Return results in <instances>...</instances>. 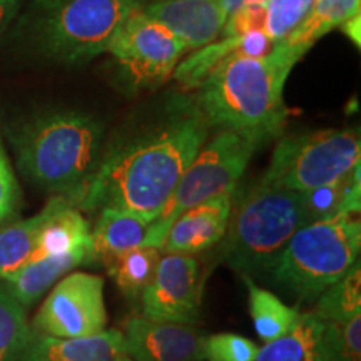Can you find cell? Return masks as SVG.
<instances>
[{"label":"cell","mask_w":361,"mask_h":361,"mask_svg":"<svg viewBox=\"0 0 361 361\" xmlns=\"http://www.w3.org/2000/svg\"><path fill=\"white\" fill-rule=\"evenodd\" d=\"M207 128L200 109L178 107L168 119L129 135L104 152L74 206L79 211L116 207L151 224L204 146Z\"/></svg>","instance_id":"6da1fadb"},{"label":"cell","mask_w":361,"mask_h":361,"mask_svg":"<svg viewBox=\"0 0 361 361\" xmlns=\"http://www.w3.org/2000/svg\"><path fill=\"white\" fill-rule=\"evenodd\" d=\"M295 54L276 44L263 56H234L201 82L200 111L209 126L269 141L281 133L286 107L283 90L296 62Z\"/></svg>","instance_id":"7a4b0ae2"},{"label":"cell","mask_w":361,"mask_h":361,"mask_svg":"<svg viewBox=\"0 0 361 361\" xmlns=\"http://www.w3.org/2000/svg\"><path fill=\"white\" fill-rule=\"evenodd\" d=\"M104 126L79 111L34 117L11 134L20 173L30 183L75 204L101 164Z\"/></svg>","instance_id":"3957f363"},{"label":"cell","mask_w":361,"mask_h":361,"mask_svg":"<svg viewBox=\"0 0 361 361\" xmlns=\"http://www.w3.org/2000/svg\"><path fill=\"white\" fill-rule=\"evenodd\" d=\"M316 221L308 192L256 183L236 202L221 239V259L241 276L268 273L298 229Z\"/></svg>","instance_id":"277c9868"},{"label":"cell","mask_w":361,"mask_h":361,"mask_svg":"<svg viewBox=\"0 0 361 361\" xmlns=\"http://www.w3.org/2000/svg\"><path fill=\"white\" fill-rule=\"evenodd\" d=\"M360 251L358 216L336 213L298 229L266 274L298 303H314L358 263Z\"/></svg>","instance_id":"5b68a950"},{"label":"cell","mask_w":361,"mask_h":361,"mask_svg":"<svg viewBox=\"0 0 361 361\" xmlns=\"http://www.w3.org/2000/svg\"><path fill=\"white\" fill-rule=\"evenodd\" d=\"M137 0H34L22 25L45 57L79 66L107 51Z\"/></svg>","instance_id":"8992f818"},{"label":"cell","mask_w":361,"mask_h":361,"mask_svg":"<svg viewBox=\"0 0 361 361\" xmlns=\"http://www.w3.org/2000/svg\"><path fill=\"white\" fill-rule=\"evenodd\" d=\"M266 141L268 139L263 135L226 129L206 141L180 176L159 216L149 224L142 246L161 247L169 226L189 207L223 194H234L256 149Z\"/></svg>","instance_id":"52a82bcc"},{"label":"cell","mask_w":361,"mask_h":361,"mask_svg":"<svg viewBox=\"0 0 361 361\" xmlns=\"http://www.w3.org/2000/svg\"><path fill=\"white\" fill-rule=\"evenodd\" d=\"M358 129H323L283 137L259 183L311 192L341 183L360 166Z\"/></svg>","instance_id":"ba28073f"},{"label":"cell","mask_w":361,"mask_h":361,"mask_svg":"<svg viewBox=\"0 0 361 361\" xmlns=\"http://www.w3.org/2000/svg\"><path fill=\"white\" fill-rule=\"evenodd\" d=\"M106 52L137 87H157L169 80L188 51L168 27L137 7L117 30Z\"/></svg>","instance_id":"9c48e42d"},{"label":"cell","mask_w":361,"mask_h":361,"mask_svg":"<svg viewBox=\"0 0 361 361\" xmlns=\"http://www.w3.org/2000/svg\"><path fill=\"white\" fill-rule=\"evenodd\" d=\"M106 324L104 279L90 273H71L54 284L30 326L37 335L72 340L97 335Z\"/></svg>","instance_id":"30bf717a"},{"label":"cell","mask_w":361,"mask_h":361,"mask_svg":"<svg viewBox=\"0 0 361 361\" xmlns=\"http://www.w3.org/2000/svg\"><path fill=\"white\" fill-rule=\"evenodd\" d=\"M201 268L194 256L162 252L154 278L141 295L142 316L196 324L201 314Z\"/></svg>","instance_id":"8fae6325"},{"label":"cell","mask_w":361,"mask_h":361,"mask_svg":"<svg viewBox=\"0 0 361 361\" xmlns=\"http://www.w3.org/2000/svg\"><path fill=\"white\" fill-rule=\"evenodd\" d=\"M204 338L194 324L139 314L124 324V355L134 361H204Z\"/></svg>","instance_id":"7c38bea8"},{"label":"cell","mask_w":361,"mask_h":361,"mask_svg":"<svg viewBox=\"0 0 361 361\" xmlns=\"http://www.w3.org/2000/svg\"><path fill=\"white\" fill-rule=\"evenodd\" d=\"M142 12L168 27L186 51L216 42L228 20L223 0H156Z\"/></svg>","instance_id":"4fadbf2b"},{"label":"cell","mask_w":361,"mask_h":361,"mask_svg":"<svg viewBox=\"0 0 361 361\" xmlns=\"http://www.w3.org/2000/svg\"><path fill=\"white\" fill-rule=\"evenodd\" d=\"M233 197L234 194H223L179 214L169 226L161 251L191 256L218 246L228 229Z\"/></svg>","instance_id":"5bb4252c"},{"label":"cell","mask_w":361,"mask_h":361,"mask_svg":"<svg viewBox=\"0 0 361 361\" xmlns=\"http://www.w3.org/2000/svg\"><path fill=\"white\" fill-rule=\"evenodd\" d=\"M336 324L301 311L290 331L259 346L255 361H335Z\"/></svg>","instance_id":"9a60e30c"},{"label":"cell","mask_w":361,"mask_h":361,"mask_svg":"<svg viewBox=\"0 0 361 361\" xmlns=\"http://www.w3.org/2000/svg\"><path fill=\"white\" fill-rule=\"evenodd\" d=\"M123 355L119 329H104L97 335L72 340L32 333L20 361H119Z\"/></svg>","instance_id":"2e32d148"},{"label":"cell","mask_w":361,"mask_h":361,"mask_svg":"<svg viewBox=\"0 0 361 361\" xmlns=\"http://www.w3.org/2000/svg\"><path fill=\"white\" fill-rule=\"evenodd\" d=\"M79 250H94L90 224L66 197L54 196L52 211L40 229L37 246L30 261Z\"/></svg>","instance_id":"e0dca14e"},{"label":"cell","mask_w":361,"mask_h":361,"mask_svg":"<svg viewBox=\"0 0 361 361\" xmlns=\"http://www.w3.org/2000/svg\"><path fill=\"white\" fill-rule=\"evenodd\" d=\"M94 261H96L94 250H79L66 252V255L47 256V258L29 261L24 268L6 279L4 284L24 308H29L64 274L71 273L78 266L94 263Z\"/></svg>","instance_id":"ac0fdd59"},{"label":"cell","mask_w":361,"mask_h":361,"mask_svg":"<svg viewBox=\"0 0 361 361\" xmlns=\"http://www.w3.org/2000/svg\"><path fill=\"white\" fill-rule=\"evenodd\" d=\"M149 223L128 211L116 207H101L92 234L94 259L106 268L126 252L137 250L144 245Z\"/></svg>","instance_id":"d6986e66"},{"label":"cell","mask_w":361,"mask_h":361,"mask_svg":"<svg viewBox=\"0 0 361 361\" xmlns=\"http://www.w3.org/2000/svg\"><path fill=\"white\" fill-rule=\"evenodd\" d=\"M276 44L266 37L264 32H250L238 37H223L194 52L188 61L176 67L174 75L188 87L201 85L211 71L234 56H263Z\"/></svg>","instance_id":"ffe728a7"},{"label":"cell","mask_w":361,"mask_h":361,"mask_svg":"<svg viewBox=\"0 0 361 361\" xmlns=\"http://www.w3.org/2000/svg\"><path fill=\"white\" fill-rule=\"evenodd\" d=\"M360 8L361 0H314V6L306 19L296 27L290 37L279 44L301 59L323 35L340 29L346 20L358 16Z\"/></svg>","instance_id":"44dd1931"},{"label":"cell","mask_w":361,"mask_h":361,"mask_svg":"<svg viewBox=\"0 0 361 361\" xmlns=\"http://www.w3.org/2000/svg\"><path fill=\"white\" fill-rule=\"evenodd\" d=\"M52 211V200L40 213L0 228V281H6L32 259L39 233Z\"/></svg>","instance_id":"7402d4cb"},{"label":"cell","mask_w":361,"mask_h":361,"mask_svg":"<svg viewBox=\"0 0 361 361\" xmlns=\"http://www.w3.org/2000/svg\"><path fill=\"white\" fill-rule=\"evenodd\" d=\"M247 290V305L256 333L263 343H269L283 336L295 326L301 311L291 308L279 300V296L264 290L250 276H241Z\"/></svg>","instance_id":"603a6c76"},{"label":"cell","mask_w":361,"mask_h":361,"mask_svg":"<svg viewBox=\"0 0 361 361\" xmlns=\"http://www.w3.org/2000/svg\"><path fill=\"white\" fill-rule=\"evenodd\" d=\"M162 256L161 247L141 246L117 258L107 269L117 290L129 300H139L154 278L157 263Z\"/></svg>","instance_id":"cb8c5ba5"},{"label":"cell","mask_w":361,"mask_h":361,"mask_svg":"<svg viewBox=\"0 0 361 361\" xmlns=\"http://www.w3.org/2000/svg\"><path fill=\"white\" fill-rule=\"evenodd\" d=\"M313 313L333 324L348 323L361 314V268L360 261L340 281L328 288L314 301Z\"/></svg>","instance_id":"d4e9b609"},{"label":"cell","mask_w":361,"mask_h":361,"mask_svg":"<svg viewBox=\"0 0 361 361\" xmlns=\"http://www.w3.org/2000/svg\"><path fill=\"white\" fill-rule=\"evenodd\" d=\"M24 306L0 281V361H20L32 338Z\"/></svg>","instance_id":"484cf974"},{"label":"cell","mask_w":361,"mask_h":361,"mask_svg":"<svg viewBox=\"0 0 361 361\" xmlns=\"http://www.w3.org/2000/svg\"><path fill=\"white\" fill-rule=\"evenodd\" d=\"M314 0H266L264 34L273 44L283 42L306 19Z\"/></svg>","instance_id":"4316f807"},{"label":"cell","mask_w":361,"mask_h":361,"mask_svg":"<svg viewBox=\"0 0 361 361\" xmlns=\"http://www.w3.org/2000/svg\"><path fill=\"white\" fill-rule=\"evenodd\" d=\"M259 345L236 333H216L204 338V361H255Z\"/></svg>","instance_id":"83f0119b"},{"label":"cell","mask_w":361,"mask_h":361,"mask_svg":"<svg viewBox=\"0 0 361 361\" xmlns=\"http://www.w3.org/2000/svg\"><path fill=\"white\" fill-rule=\"evenodd\" d=\"M266 6H245L228 16L223 37H238L250 32H264Z\"/></svg>","instance_id":"f1b7e54d"},{"label":"cell","mask_w":361,"mask_h":361,"mask_svg":"<svg viewBox=\"0 0 361 361\" xmlns=\"http://www.w3.org/2000/svg\"><path fill=\"white\" fill-rule=\"evenodd\" d=\"M20 192L13 171L0 142V226L7 223L19 207Z\"/></svg>","instance_id":"f546056e"},{"label":"cell","mask_w":361,"mask_h":361,"mask_svg":"<svg viewBox=\"0 0 361 361\" xmlns=\"http://www.w3.org/2000/svg\"><path fill=\"white\" fill-rule=\"evenodd\" d=\"M335 361H361V314L336 324Z\"/></svg>","instance_id":"4dcf8cb0"},{"label":"cell","mask_w":361,"mask_h":361,"mask_svg":"<svg viewBox=\"0 0 361 361\" xmlns=\"http://www.w3.org/2000/svg\"><path fill=\"white\" fill-rule=\"evenodd\" d=\"M22 6V0H0V32L11 24Z\"/></svg>","instance_id":"1f68e13d"},{"label":"cell","mask_w":361,"mask_h":361,"mask_svg":"<svg viewBox=\"0 0 361 361\" xmlns=\"http://www.w3.org/2000/svg\"><path fill=\"white\" fill-rule=\"evenodd\" d=\"M360 19H361V13L351 17L350 20H346L345 24L340 27L343 32L348 35V37L356 44V47H360L361 44V20Z\"/></svg>","instance_id":"d6a6232c"},{"label":"cell","mask_w":361,"mask_h":361,"mask_svg":"<svg viewBox=\"0 0 361 361\" xmlns=\"http://www.w3.org/2000/svg\"><path fill=\"white\" fill-rule=\"evenodd\" d=\"M223 6L228 16L245 6H266V0H223Z\"/></svg>","instance_id":"836d02e7"},{"label":"cell","mask_w":361,"mask_h":361,"mask_svg":"<svg viewBox=\"0 0 361 361\" xmlns=\"http://www.w3.org/2000/svg\"><path fill=\"white\" fill-rule=\"evenodd\" d=\"M119 361H134V360H130V358H129V356H126V355H123V356H121V358H119Z\"/></svg>","instance_id":"e575fe53"}]
</instances>
